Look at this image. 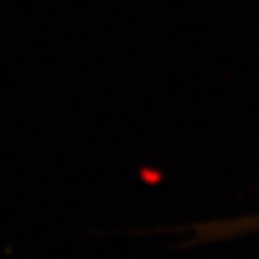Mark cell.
<instances>
[{
    "instance_id": "6da1fadb",
    "label": "cell",
    "mask_w": 259,
    "mask_h": 259,
    "mask_svg": "<svg viewBox=\"0 0 259 259\" xmlns=\"http://www.w3.org/2000/svg\"><path fill=\"white\" fill-rule=\"evenodd\" d=\"M257 231H259V212L231 217V219H219V221H202V223H194L188 227L190 237L184 243V247L233 241V239H241V237H247Z\"/></svg>"
}]
</instances>
